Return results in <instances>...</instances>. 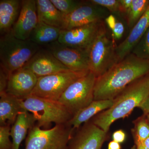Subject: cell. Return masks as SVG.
Returning <instances> with one entry per match:
<instances>
[{"label":"cell","mask_w":149,"mask_h":149,"mask_svg":"<svg viewBox=\"0 0 149 149\" xmlns=\"http://www.w3.org/2000/svg\"><path fill=\"white\" fill-rule=\"evenodd\" d=\"M113 104V100H94L73 116L67 124L74 130H77L83 123L88 122L97 114L108 109Z\"/></svg>","instance_id":"17"},{"label":"cell","mask_w":149,"mask_h":149,"mask_svg":"<svg viewBox=\"0 0 149 149\" xmlns=\"http://www.w3.org/2000/svg\"><path fill=\"white\" fill-rule=\"evenodd\" d=\"M145 115H146V117L147 120H148V122L149 124V114Z\"/></svg>","instance_id":"37"},{"label":"cell","mask_w":149,"mask_h":149,"mask_svg":"<svg viewBox=\"0 0 149 149\" xmlns=\"http://www.w3.org/2000/svg\"><path fill=\"white\" fill-rule=\"evenodd\" d=\"M131 53L139 58L149 61V28L135 46Z\"/></svg>","instance_id":"26"},{"label":"cell","mask_w":149,"mask_h":149,"mask_svg":"<svg viewBox=\"0 0 149 149\" xmlns=\"http://www.w3.org/2000/svg\"><path fill=\"white\" fill-rule=\"evenodd\" d=\"M132 133L136 145H140L149 137V124L146 115H143L133 121Z\"/></svg>","instance_id":"25"},{"label":"cell","mask_w":149,"mask_h":149,"mask_svg":"<svg viewBox=\"0 0 149 149\" xmlns=\"http://www.w3.org/2000/svg\"><path fill=\"white\" fill-rule=\"evenodd\" d=\"M131 149H137V147H136V145H134V146L132 148H131Z\"/></svg>","instance_id":"38"},{"label":"cell","mask_w":149,"mask_h":149,"mask_svg":"<svg viewBox=\"0 0 149 149\" xmlns=\"http://www.w3.org/2000/svg\"><path fill=\"white\" fill-rule=\"evenodd\" d=\"M149 28V6L143 15L130 30L128 36L116 47V54L118 62L131 53Z\"/></svg>","instance_id":"16"},{"label":"cell","mask_w":149,"mask_h":149,"mask_svg":"<svg viewBox=\"0 0 149 149\" xmlns=\"http://www.w3.org/2000/svg\"><path fill=\"white\" fill-rule=\"evenodd\" d=\"M121 15L110 14L104 19V22L111 32V39L115 42L121 39L125 32V25L120 18Z\"/></svg>","instance_id":"24"},{"label":"cell","mask_w":149,"mask_h":149,"mask_svg":"<svg viewBox=\"0 0 149 149\" xmlns=\"http://www.w3.org/2000/svg\"><path fill=\"white\" fill-rule=\"evenodd\" d=\"M74 130L67 123L47 129L36 124L28 132L24 149H67Z\"/></svg>","instance_id":"5"},{"label":"cell","mask_w":149,"mask_h":149,"mask_svg":"<svg viewBox=\"0 0 149 149\" xmlns=\"http://www.w3.org/2000/svg\"><path fill=\"white\" fill-rule=\"evenodd\" d=\"M136 147H137V149H144L141 145H137V146H136Z\"/></svg>","instance_id":"36"},{"label":"cell","mask_w":149,"mask_h":149,"mask_svg":"<svg viewBox=\"0 0 149 149\" xmlns=\"http://www.w3.org/2000/svg\"><path fill=\"white\" fill-rule=\"evenodd\" d=\"M120 143L114 141L109 142L108 146V149H121Z\"/></svg>","instance_id":"34"},{"label":"cell","mask_w":149,"mask_h":149,"mask_svg":"<svg viewBox=\"0 0 149 149\" xmlns=\"http://www.w3.org/2000/svg\"><path fill=\"white\" fill-rule=\"evenodd\" d=\"M54 6L64 16L71 13L79 6L83 1L74 0H51Z\"/></svg>","instance_id":"27"},{"label":"cell","mask_w":149,"mask_h":149,"mask_svg":"<svg viewBox=\"0 0 149 149\" xmlns=\"http://www.w3.org/2000/svg\"><path fill=\"white\" fill-rule=\"evenodd\" d=\"M126 135L125 131L121 129L116 130L113 133V141L119 143L124 142L126 139Z\"/></svg>","instance_id":"31"},{"label":"cell","mask_w":149,"mask_h":149,"mask_svg":"<svg viewBox=\"0 0 149 149\" xmlns=\"http://www.w3.org/2000/svg\"><path fill=\"white\" fill-rule=\"evenodd\" d=\"M36 122L37 120L33 115L27 111H22L19 113L10 129L12 149H19L22 142Z\"/></svg>","instance_id":"19"},{"label":"cell","mask_w":149,"mask_h":149,"mask_svg":"<svg viewBox=\"0 0 149 149\" xmlns=\"http://www.w3.org/2000/svg\"><path fill=\"white\" fill-rule=\"evenodd\" d=\"M19 0L0 1V32L1 35L10 32L18 18L21 8Z\"/></svg>","instance_id":"20"},{"label":"cell","mask_w":149,"mask_h":149,"mask_svg":"<svg viewBox=\"0 0 149 149\" xmlns=\"http://www.w3.org/2000/svg\"><path fill=\"white\" fill-rule=\"evenodd\" d=\"M104 21L93 22L70 29H61L58 42L62 45L88 51L100 29Z\"/></svg>","instance_id":"9"},{"label":"cell","mask_w":149,"mask_h":149,"mask_svg":"<svg viewBox=\"0 0 149 149\" xmlns=\"http://www.w3.org/2000/svg\"><path fill=\"white\" fill-rule=\"evenodd\" d=\"M10 125L0 126V149H12V142L10 141Z\"/></svg>","instance_id":"29"},{"label":"cell","mask_w":149,"mask_h":149,"mask_svg":"<svg viewBox=\"0 0 149 149\" xmlns=\"http://www.w3.org/2000/svg\"><path fill=\"white\" fill-rule=\"evenodd\" d=\"M21 100L7 92L0 94V125H13L19 113L24 110Z\"/></svg>","instance_id":"18"},{"label":"cell","mask_w":149,"mask_h":149,"mask_svg":"<svg viewBox=\"0 0 149 149\" xmlns=\"http://www.w3.org/2000/svg\"><path fill=\"white\" fill-rule=\"evenodd\" d=\"M93 4L106 9L111 14L122 16L123 13L119 0H91Z\"/></svg>","instance_id":"28"},{"label":"cell","mask_w":149,"mask_h":149,"mask_svg":"<svg viewBox=\"0 0 149 149\" xmlns=\"http://www.w3.org/2000/svg\"><path fill=\"white\" fill-rule=\"evenodd\" d=\"M47 49L59 61L72 71H89L88 51L70 47L58 41L47 45Z\"/></svg>","instance_id":"11"},{"label":"cell","mask_w":149,"mask_h":149,"mask_svg":"<svg viewBox=\"0 0 149 149\" xmlns=\"http://www.w3.org/2000/svg\"><path fill=\"white\" fill-rule=\"evenodd\" d=\"M1 36V67L8 74L24 67L41 49L30 40H19L10 32Z\"/></svg>","instance_id":"3"},{"label":"cell","mask_w":149,"mask_h":149,"mask_svg":"<svg viewBox=\"0 0 149 149\" xmlns=\"http://www.w3.org/2000/svg\"><path fill=\"white\" fill-rule=\"evenodd\" d=\"M107 136V133L90 120L73 134L67 149H101Z\"/></svg>","instance_id":"12"},{"label":"cell","mask_w":149,"mask_h":149,"mask_svg":"<svg viewBox=\"0 0 149 149\" xmlns=\"http://www.w3.org/2000/svg\"><path fill=\"white\" fill-rule=\"evenodd\" d=\"M116 43L108 37L104 22L88 50L89 69L101 76L118 62Z\"/></svg>","instance_id":"6"},{"label":"cell","mask_w":149,"mask_h":149,"mask_svg":"<svg viewBox=\"0 0 149 149\" xmlns=\"http://www.w3.org/2000/svg\"><path fill=\"white\" fill-rule=\"evenodd\" d=\"M149 6V0H133L131 7L125 15L127 26L130 30L143 15Z\"/></svg>","instance_id":"23"},{"label":"cell","mask_w":149,"mask_h":149,"mask_svg":"<svg viewBox=\"0 0 149 149\" xmlns=\"http://www.w3.org/2000/svg\"><path fill=\"white\" fill-rule=\"evenodd\" d=\"M97 77L90 71L70 85L58 100L72 116L94 101Z\"/></svg>","instance_id":"7"},{"label":"cell","mask_w":149,"mask_h":149,"mask_svg":"<svg viewBox=\"0 0 149 149\" xmlns=\"http://www.w3.org/2000/svg\"><path fill=\"white\" fill-rule=\"evenodd\" d=\"M38 22L36 1H22L19 15L12 28L10 33L14 37L19 40H29Z\"/></svg>","instance_id":"13"},{"label":"cell","mask_w":149,"mask_h":149,"mask_svg":"<svg viewBox=\"0 0 149 149\" xmlns=\"http://www.w3.org/2000/svg\"><path fill=\"white\" fill-rule=\"evenodd\" d=\"M38 79L29 69L22 68L17 70L9 74L6 92L24 100L32 94Z\"/></svg>","instance_id":"15"},{"label":"cell","mask_w":149,"mask_h":149,"mask_svg":"<svg viewBox=\"0 0 149 149\" xmlns=\"http://www.w3.org/2000/svg\"><path fill=\"white\" fill-rule=\"evenodd\" d=\"M143 112L144 115L149 113V96L145 100L141 106L139 107Z\"/></svg>","instance_id":"33"},{"label":"cell","mask_w":149,"mask_h":149,"mask_svg":"<svg viewBox=\"0 0 149 149\" xmlns=\"http://www.w3.org/2000/svg\"><path fill=\"white\" fill-rule=\"evenodd\" d=\"M9 74L2 68L0 69V94L6 92Z\"/></svg>","instance_id":"30"},{"label":"cell","mask_w":149,"mask_h":149,"mask_svg":"<svg viewBox=\"0 0 149 149\" xmlns=\"http://www.w3.org/2000/svg\"><path fill=\"white\" fill-rule=\"evenodd\" d=\"M149 74V61L130 53L97 77L94 100H113L126 87Z\"/></svg>","instance_id":"1"},{"label":"cell","mask_w":149,"mask_h":149,"mask_svg":"<svg viewBox=\"0 0 149 149\" xmlns=\"http://www.w3.org/2000/svg\"><path fill=\"white\" fill-rule=\"evenodd\" d=\"M21 104L24 110L31 113L37 120V126L49 129L52 123L65 124L72 116L58 101L52 100L30 95L21 100Z\"/></svg>","instance_id":"4"},{"label":"cell","mask_w":149,"mask_h":149,"mask_svg":"<svg viewBox=\"0 0 149 149\" xmlns=\"http://www.w3.org/2000/svg\"><path fill=\"white\" fill-rule=\"evenodd\" d=\"M122 7L123 15H125L131 7L133 0H119Z\"/></svg>","instance_id":"32"},{"label":"cell","mask_w":149,"mask_h":149,"mask_svg":"<svg viewBox=\"0 0 149 149\" xmlns=\"http://www.w3.org/2000/svg\"><path fill=\"white\" fill-rule=\"evenodd\" d=\"M38 77L70 70L47 49H40L24 67Z\"/></svg>","instance_id":"14"},{"label":"cell","mask_w":149,"mask_h":149,"mask_svg":"<svg viewBox=\"0 0 149 149\" xmlns=\"http://www.w3.org/2000/svg\"><path fill=\"white\" fill-rule=\"evenodd\" d=\"M110 14L106 9L93 4L90 1H83L75 10L64 17L61 29H70L103 21Z\"/></svg>","instance_id":"10"},{"label":"cell","mask_w":149,"mask_h":149,"mask_svg":"<svg viewBox=\"0 0 149 149\" xmlns=\"http://www.w3.org/2000/svg\"><path fill=\"white\" fill-rule=\"evenodd\" d=\"M61 29L39 22L32 31L29 40L39 46L58 41Z\"/></svg>","instance_id":"22"},{"label":"cell","mask_w":149,"mask_h":149,"mask_svg":"<svg viewBox=\"0 0 149 149\" xmlns=\"http://www.w3.org/2000/svg\"><path fill=\"white\" fill-rule=\"evenodd\" d=\"M36 5L39 22L62 29L65 16L51 0H37Z\"/></svg>","instance_id":"21"},{"label":"cell","mask_w":149,"mask_h":149,"mask_svg":"<svg viewBox=\"0 0 149 149\" xmlns=\"http://www.w3.org/2000/svg\"><path fill=\"white\" fill-rule=\"evenodd\" d=\"M90 71L77 72L70 70L38 77L37 85L31 95L58 101L70 85Z\"/></svg>","instance_id":"8"},{"label":"cell","mask_w":149,"mask_h":149,"mask_svg":"<svg viewBox=\"0 0 149 149\" xmlns=\"http://www.w3.org/2000/svg\"><path fill=\"white\" fill-rule=\"evenodd\" d=\"M149 96V74L133 82L113 100V105L92 118L95 125L108 133L113 122L128 116Z\"/></svg>","instance_id":"2"},{"label":"cell","mask_w":149,"mask_h":149,"mask_svg":"<svg viewBox=\"0 0 149 149\" xmlns=\"http://www.w3.org/2000/svg\"><path fill=\"white\" fill-rule=\"evenodd\" d=\"M144 149H149V137L140 144Z\"/></svg>","instance_id":"35"}]
</instances>
